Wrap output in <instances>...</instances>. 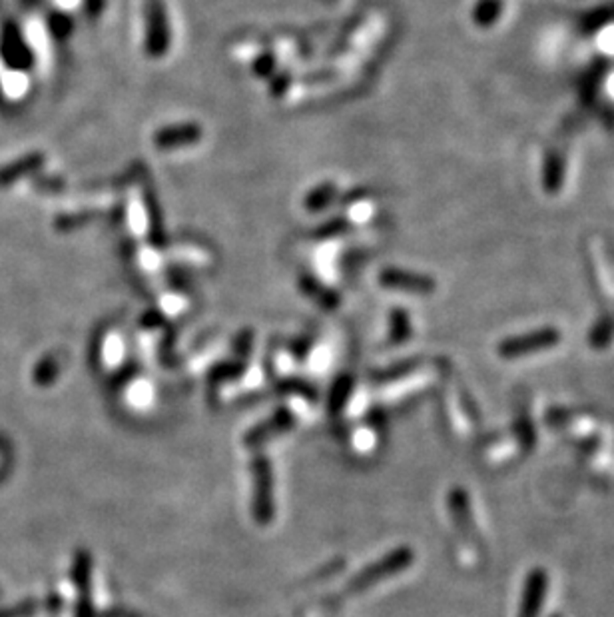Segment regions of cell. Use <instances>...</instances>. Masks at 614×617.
Masks as SVG:
<instances>
[{
  "label": "cell",
  "instance_id": "5",
  "mask_svg": "<svg viewBox=\"0 0 614 617\" xmlns=\"http://www.w3.org/2000/svg\"><path fill=\"white\" fill-rule=\"evenodd\" d=\"M614 334V320L612 318H604L601 324H598V328L595 330V336H593V342L596 346H602L609 342V340L612 338Z\"/></svg>",
  "mask_w": 614,
  "mask_h": 617
},
{
  "label": "cell",
  "instance_id": "4",
  "mask_svg": "<svg viewBox=\"0 0 614 617\" xmlns=\"http://www.w3.org/2000/svg\"><path fill=\"white\" fill-rule=\"evenodd\" d=\"M563 180V158H558V156H553L548 160V166H547V176H545V182H547V186L553 190L558 186V182Z\"/></svg>",
  "mask_w": 614,
  "mask_h": 617
},
{
  "label": "cell",
  "instance_id": "1",
  "mask_svg": "<svg viewBox=\"0 0 614 617\" xmlns=\"http://www.w3.org/2000/svg\"><path fill=\"white\" fill-rule=\"evenodd\" d=\"M558 342H561V334L553 328H547V330L532 332V334L529 336L505 340V342L499 346V354L502 355V358H521V355L547 350V348H553Z\"/></svg>",
  "mask_w": 614,
  "mask_h": 617
},
{
  "label": "cell",
  "instance_id": "2",
  "mask_svg": "<svg viewBox=\"0 0 614 617\" xmlns=\"http://www.w3.org/2000/svg\"><path fill=\"white\" fill-rule=\"evenodd\" d=\"M502 11V0H478L473 9V20L478 27L489 28L499 20Z\"/></svg>",
  "mask_w": 614,
  "mask_h": 617
},
{
  "label": "cell",
  "instance_id": "3",
  "mask_svg": "<svg viewBox=\"0 0 614 617\" xmlns=\"http://www.w3.org/2000/svg\"><path fill=\"white\" fill-rule=\"evenodd\" d=\"M540 596H542V582H540V575H539V577H534V580L531 582V588H529V593H526L521 617H534V615H537V609H539L537 604L540 601Z\"/></svg>",
  "mask_w": 614,
  "mask_h": 617
},
{
  "label": "cell",
  "instance_id": "6",
  "mask_svg": "<svg viewBox=\"0 0 614 617\" xmlns=\"http://www.w3.org/2000/svg\"><path fill=\"white\" fill-rule=\"evenodd\" d=\"M610 20H614V4L612 6H604V9L590 14L588 20H587V25L588 27H598V25H602V22H610Z\"/></svg>",
  "mask_w": 614,
  "mask_h": 617
}]
</instances>
